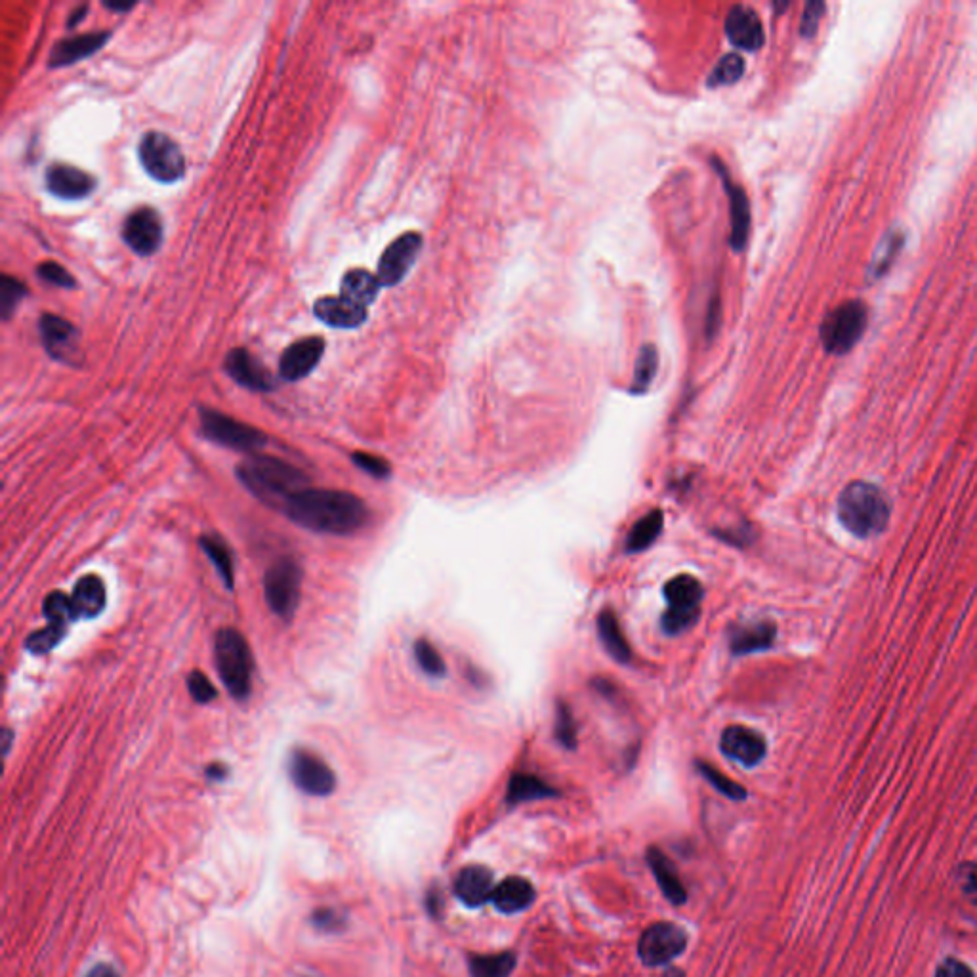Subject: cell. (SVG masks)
<instances>
[{"label":"cell","instance_id":"e0dca14e","mask_svg":"<svg viewBox=\"0 0 977 977\" xmlns=\"http://www.w3.org/2000/svg\"><path fill=\"white\" fill-rule=\"evenodd\" d=\"M224 369L239 386L250 392H271L275 390V378L264 367L260 359L250 354L247 348H235L226 355Z\"/></svg>","mask_w":977,"mask_h":977},{"label":"cell","instance_id":"9c48e42d","mask_svg":"<svg viewBox=\"0 0 977 977\" xmlns=\"http://www.w3.org/2000/svg\"><path fill=\"white\" fill-rule=\"evenodd\" d=\"M264 596L271 611L292 621L302 596V569L291 558H281L271 565L264 577Z\"/></svg>","mask_w":977,"mask_h":977},{"label":"cell","instance_id":"44dd1931","mask_svg":"<svg viewBox=\"0 0 977 977\" xmlns=\"http://www.w3.org/2000/svg\"><path fill=\"white\" fill-rule=\"evenodd\" d=\"M313 315L327 327L350 331L365 325L369 317V308L357 306L352 300L338 294V296H323L315 300Z\"/></svg>","mask_w":977,"mask_h":977},{"label":"cell","instance_id":"d6986e66","mask_svg":"<svg viewBox=\"0 0 977 977\" xmlns=\"http://www.w3.org/2000/svg\"><path fill=\"white\" fill-rule=\"evenodd\" d=\"M46 189L62 201H81L96 189V178L73 165H52L44 174Z\"/></svg>","mask_w":977,"mask_h":977},{"label":"cell","instance_id":"816d5d0a","mask_svg":"<svg viewBox=\"0 0 977 977\" xmlns=\"http://www.w3.org/2000/svg\"><path fill=\"white\" fill-rule=\"evenodd\" d=\"M86 12H88V4H81L79 8H75V10L71 12V16H69L67 27H69V29H75L77 25H81V23H83L84 16H86Z\"/></svg>","mask_w":977,"mask_h":977},{"label":"cell","instance_id":"4dcf8cb0","mask_svg":"<svg viewBox=\"0 0 977 977\" xmlns=\"http://www.w3.org/2000/svg\"><path fill=\"white\" fill-rule=\"evenodd\" d=\"M663 525H665V516L661 510H653L645 514L644 518L636 521L634 527L630 529L626 537V552L638 554L647 550L663 533Z\"/></svg>","mask_w":977,"mask_h":977},{"label":"cell","instance_id":"681fc988","mask_svg":"<svg viewBox=\"0 0 977 977\" xmlns=\"http://www.w3.org/2000/svg\"><path fill=\"white\" fill-rule=\"evenodd\" d=\"M104 6L107 8V10H111V12L126 14V12H130V10H134V8H136V2H123V0H121V2H115V0H105Z\"/></svg>","mask_w":977,"mask_h":977},{"label":"cell","instance_id":"f546056e","mask_svg":"<svg viewBox=\"0 0 977 977\" xmlns=\"http://www.w3.org/2000/svg\"><path fill=\"white\" fill-rule=\"evenodd\" d=\"M556 794H558V790L550 787L546 781H542L541 777L529 775V773H516L508 783L506 800H508V804H523V802H531V800L552 798Z\"/></svg>","mask_w":977,"mask_h":977},{"label":"cell","instance_id":"52a82bcc","mask_svg":"<svg viewBox=\"0 0 977 977\" xmlns=\"http://www.w3.org/2000/svg\"><path fill=\"white\" fill-rule=\"evenodd\" d=\"M199 416H201V434L220 447L241 451V453H254L268 443V436L262 430L245 422H239L237 418L224 415L216 409L203 407L199 411Z\"/></svg>","mask_w":977,"mask_h":977},{"label":"cell","instance_id":"74e56055","mask_svg":"<svg viewBox=\"0 0 977 977\" xmlns=\"http://www.w3.org/2000/svg\"><path fill=\"white\" fill-rule=\"evenodd\" d=\"M42 613L48 619V624L65 626L69 621H75L71 598L65 596L62 592H52V594L46 596L44 605H42Z\"/></svg>","mask_w":977,"mask_h":977},{"label":"cell","instance_id":"8fae6325","mask_svg":"<svg viewBox=\"0 0 977 977\" xmlns=\"http://www.w3.org/2000/svg\"><path fill=\"white\" fill-rule=\"evenodd\" d=\"M121 237L126 247L134 254L147 258L161 249L165 239V228L159 212L155 208H134L123 222Z\"/></svg>","mask_w":977,"mask_h":977},{"label":"cell","instance_id":"ee69618b","mask_svg":"<svg viewBox=\"0 0 977 977\" xmlns=\"http://www.w3.org/2000/svg\"><path fill=\"white\" fill-rule=\"evenodd\" d=\"M188 689L193 697L195 703L199 705H208L216 699V689L210 684V680L207 678V674L195 670L191 672L188 676Z\"/></svg>","mask_w":977,"mask_h":977},{"label":"cell","instance_id":"cb8c5ba5","mask_svg":"<svg viewBox=\"0 0 977 977\" xmlns=\"http://www.w3.org/2000/svg\"><path fill=\"white\" fill-rule=\"evenodd\" d=\"M535 888L529 880L512 876L502 880L497 884V890L493 894V903L504 915H518L521 911L529 909L535 901Z\"/></svg>","mask_w":977,"mask_h":977},{"label":"cell","instance_id":"f5cc1de1","mask_svg":"<svg viewBox=\"0 0 977 977\" xmlns=\"http://www.w3.org/2000/svg\"><path fill=\"white\" fill-rule=\"evenodd\" d=\"M207 777L212 781H222L228 777V768L222 764H212V766H208Z\"/></svg>","mask_w":977,"mask_h":977},{"label":"cell","instance_id":"c3c4849f","mask_svg":"<svg viewBox=\"0 0 977 977\" xmlns=\"http://www.w3.org/2000/svg\"><path fill=\"white\" fill-rule=\"evenodd\" d=\"M340 920L342 916H338L336 911L333 909H321L313 915V924L319 928V930H325V932H334L338 930L340 926Z\"/></svg>","mask_w":977,"mask_h":977},{"label":"cell","instance_id":"8d00e7d4","mask_svg":"<svg viewBox=\"0 0 977 977\" xmlns=\"http://www.w3.org/2000/svg\"><path fill=\"white\" fill-rule=\"evenodd\" d=\"M697 770L699 773L707 779L708 783L718 790L720 794H724L729 800H735V802H741L747 798V790L745 787H741L739 783H735L733 779L726 777L724 773L716 770L714 766L710 764H705V762H697Z\"/></svg>","mask_w":977,"mask_h":977},{"label":"cell","instance_id":"4fadbf2b","mask_svg":"<svg viewBox=\"0 0 977 977\" xmlns=\"http://www.w3.org/2000/svg\"><path fill=\"white\" fill-rule=\"evenodd\" d=\"M39 334H41L44 352L58 363L77 365L79 348V329L56 313H42L39 319Z\"/></svg>","mask_w":977,"mask_h":977},{"label":"cell","instance_id":"9a60e30c","mask_svg":"<svg viewBox=\"0 0 977 977\" xmlns=\"http://www.w3.org/2000/svg\"><path fill=\"white\" fill-rule=\"evenodd\" d=\"M325 340L317 334L300 338L285 348L279 359V375L287 382H298L312 375L325 355Z\"/></svg>","mask_w":977,"mask_h":977},{"label":"cell","instance_id":"5b68a950","mask_svg":"<svg viewBox=\"0 0 977 977\" xmlns=\"http://www.w3.org/2000/svg\"><path fill=\"white\" fill-rule=\"evenodd\" d=\"M668 602L663 615V630L668 636H678L699 621L705 590L693 575H678L665 584Z\"/></svg>","mask_w":977,"mask_h":977},{"label":"cell","instance_id":"b9f144b4","mask_svg":"<svg viewBox=\"0 0 977 977\" xmlns=\"http://www.w3.org/2000/svg\"><path fill=\"white\" fill-rule=\"evenodd\" d=\"M556 737L565 749H575L577 745V726L575 718L571 714L569 707L565 703H560L558 707V720H556Z\"/></svg>","mask_w":977,"mask_h":977},{"label":"cell","instance_id":"7402d4cb","mask_svg":"<svg viewBox=\"0 0 977 977\" xmlns=\"http://www.w3.org/2000/svg\"><path fill=\"white\" fill-rule=\"evenodd\" d=\"M724 29H726L728 41L741 50L754 52V50L762 48L766 42L764 25L758 18V14L743 4H737L729 10Z\"/></svg>","mask_w":977,"mask_h":977},{"label":"cell","instance_id":"277c9868","mask_svg":"<svg viewBox=\"0 0 977 977\" xmlns=\"http://www.w3.org/2000/svg\"><path fill=\"white\" fill-rule=\"evenodd\" d=\"M214 659L218 674L237 701L249 699L252 691V653L241 632L235 628H224L214 640Z\"/></svg>","mask_w":977,"mask_h":977},{"label":"cell","instance_id":"484cf974","mask_svg":"<svg viewBox=\"0 0 977 977\" xmlns=\"http://www.w3.org/2000/svg\"><path fill=\"white\" fill-rule=\"evenodd\" d=\"M75 619H94L105 609V584L96 575H86L75 584L73 596Z\"/></svg>","mask_w":977,"mask_h":977},{"label":"cell","instance_id":"7dc6e473","mask_svg":"<svg viewBox=\"0 0 977 977\" xmlns=\"http://www.w3.org/2000/svg\"><path fill=\"white\" fill-rule=\"evenodd\" d=\"M936 977H974V972L960 960H945L937 968Z\"/></svg>","mask_w":977,"mask_h":977},{"label":"cell","instance_id":"7bdbcfd3","mask_svg":"<svg viewBox=\"0 0 977 977\" xmlns=\"http://www.w3.org/2000/svg\"><path fill=\"white\" fill-rule=\"evenodd\" d=\"M352 460H354L355 466L361 472L369 474L371 478L386 479L390 478V474H392L390 464L384 458L376 457V455H371V453H354Z\"/></svg>","mask_w":977,"mask_h":977},{"label":"cell","instance_id":"f6af8a7d","mask_svg":"<svg viewBox=\"0 0 977 977\" xmlns=\"http://www.w3.org/2000/svg\"><path fill=\"white\" fill-rule=\"evenodd\" d=\"M957 880L960 892L977 905V863H964L958 867Z\"/></svg>","mask_w":977,"mask_h":977},{"label":"cell","instance_id":"603a6c76","mask_svg":"<svg viewBox=\"0 0 977 977\" xmlns=\"http://www.w3.org/2000/svg\"><path fill=\"white\" fill-rule=\"evenodd\" d=\"M455 895L466 907H481L487 901H493V894L497 890L493 873L487 867L472 865L466 867L455 878Z\"/></svg>","mask_w":977,"mask_h":977},{"label":"cell","instance_id":"5bb4252c","mask_svg":"<svg viewBox=\"0 0 977 977\" xmlns=\"http://www.w3.org/2000/svg\"><path fill=\"white\" fill-rule=\"evenodd\" d=\"M289 773L292 783L310 796H329L336 789L333 770L308 750L292 752Z\"/></svg>","mask_w":977,"mask_h":977},{"label":"cell","instance_id":"1f68e13d","mask_svg":"<svg viewBox=\"0 0 977 977\" xmlns=\"http://www.w3.org/2000/svg\"><path fill=\"white\" fill-rule=\"evenodd\" d=\"M199 544L205 550L210 563L216 567V571L222 577L226 588L231 590L235 584V569H233V558H231L228 544L216 535H203L199 539Z\"/></svg>","mask_w":977,"mask_h":977},{"label":"cell","instance_id":"bcb514c9","mask_svg":"<svg viewBox=\"0 0 977 977\" xmlns=\"http://www.w3.org/2000/svg\"><path fill=\"white\" fill-rule=\"evenodd\" d=\"M823 12H825V4L823 2H808L806 4L804 16H802V25H800V33L804 37H811L817 31V25H819V21L823 18Z\"/></svg>","mask_w":977,"mask_h":977},{"label":"cell","instance_id":"ac0fdd59","mask_svg":"<svg viewBox=\"0 0 977 977\" xmlns=\"http://www.w3.org/2000/svg\"><path fill=\"white\" fill-rule=\"evenodd\" d=\"M712 165L716 167V172L720 174L722 182H724V189L728 193L729 197V210H731V235H729V243H731V249L741 252V250L747 247V241H749L750 233V205L749 197L745 193V189L741 186H737L731 176H729L726 167L720 163V159H712Z\"/></svg>","mask_w":977,"mask_h":977},{"label":"cell","instance_id":"60d3db41","mask_svg":"<svg viewBox=\"0 0 977 977\" xmlns=\"http://www.w3.org/2000/svg\"><path fill=\"white\" fill-rule=\"evenodd\" d=\"M37 275L41 281L52 285V287H58V289H75L77 287L75 277L65 270L62 264L52 262V260H46V262L39 264Z\"/></svg>","mask_w":977,"mask_h":977},{"label":"cell","instance_id":"f1b7e54d","mask_svg":"<svg viewBox=\"0 0 977 977\" xmlns=\"http://www.w3.org/2000/svg\"><path fill=\"white\" fill-rule=\"evenodd\" d=\"M598 634L605 651L617 663L628 665L632 661V649L624 636L623 626L619 623V617L611 609H603L598 615Z\"/></svg>","mask_w":977,"mask_h":977},{"label":"cell","instance_id":"4316f807","mask_svg":"<svg viewBox=\"0 0 977 977\" xmlns=\"http://www.w3.org/2000/svg\"><path fill=\"white\" fill-rule=\"evenodd\" d=\"M647 863L655 874V880L659 882L666 899L674 905H684L687 899L686 888L676 873V867L672 865V861L666 857L665 853L659 852L657 848H651L647 852Z\"/></svg>","mask_w":977,"mask_h":977},{"label":"cell","instance_id":"ffe728a7","mask_svg":"<svg viewBox=\"0 0 977 977\" xmlns=\"http://www.w3.org/2000/svg\"><path fill=\"white\" fill-rule=\"evenodd\" d=\"M111 39V31H92L83 35H73L56 42L48 56V67L60 69L73 63L83 62L104 48Z\"/></svg>","mask_w":977,"mask_h":977},{"label":"cell","instance_id":"d6a6232c","mask_svg":"<svg viewBox=\"0 0 977 977\" xmlns=\"http://www.w3.org/2000/svg\"><path fill=\"white\" fill-rule=\"evenodd\" d=\"M659 371V352L653 344H645L636 359V369L632 378V394L642 395L649 390L651 382Z\"/></svg>","mask_w":977,"mask_h":977},{"label":"cell","instance_id":"6da1fadb","mask_svg":"<svg viewBox=\"0 0 977 977\" xmlns=\"http://www.w3.org/2000/svg\"><path fill=\"white\" fill-rule=\"evenodd\" d=\"M289 520L323 535H352L369 520L365 502L354 493L334 489H302L285 502Z\"/></svg>","mask_w":977,"mask_h":977},{"label":"cell","instance_id":"30bf717a","mask_svg":"<svg viewBox=\"0 0 977 977\" xmlns=\"http://www.w3.org/2000/svg\"><path fill=\"white\" fill-rule=\"evenodd\" d=\"M686 932L672 922H655L638 941V955L645 966H665L686 951Z\"/></svg>","mask_w":977,"mask_h":977},{"label":"cell","instance_id":"2e32d148","mask_svg":"<svg viewBox=\"0 0 977 977\" xmlns=\"http://www.w3.org/2000/svg\"><path fill=\"white\" fill-rule=\"evenodd\" d=\"M720 749L729 760L745 768L758 766L768 754L766 739L758 731L745 726H729L724 729L720 737Z\"/></svg>","mask_w":977,"mask_h":977},{"label":"cell","instance_id":"e575fe53","mask_svg":"<svg viewBox=\"0 0 977 977\" xmlns=\"http://www.w3.org/2000/svg\"><path fill=\"white\" fill-rule=\"evenodd\" d=\"M27 294L29 291L20 279H16L12 275L0 277V315H2V321H10V317L18 310L21 300Z\"/></svg>","mask_w":977,"mask_h":977},{"label":"cell","instance_id":"3957f363","mask_svg":"<svg viewBox=\"0 0 977 977\" xmlns=\"http://www.w3.org/2000/svg\"><path fill=\"white\" fill-rule=\"evenodd\" d=\"M237 478L256 499L273 508L279 506L281 510L285 502L306 489L308 483L304 472L281 458L268 455H252L243 460L237 466Z\"/></svg>","mask_w":977,"mask_h":977},{"label":"cell","instance_id":"f35d334b","mask_svg":"<svg viewBox=\"0 0 977 977\" xmlns=\"http://www.w3.org/2000/svg\"><path fill=\"white\" fill-rule=\"evenodd\" d=\"M415 659L418 666L422 668V672L432 676V678H441L447 672L443 657L439 655V651L428 640H416Z\"/></svg>","mask_w":977,"mask_h":977},{"label":"cell","instance_id":"d4e9b609","mask_svg":"<svg viewBox=\"0 0 977 977\" xmlns=\"http://www.w3.org/2000/svg\"><path fill=\"white\" fill-rule=\"evenodd\" d=\"M777 636V626L771 621L739 626L729 636V649L733 655H749L770 649Z\"/></svg>","mask_w":977,"mask_h":977},{"label":"cell","instance_id":"d590c367","mask_svg":"<svg viewBox=\"0 0 977 977\" xmlns=\"http://www.w3.org/2000/svg\"><path fill=\"white\" fill-rule=\"evenodd\" d=\"M743 73H745V60L733 52L716 63V67L708 77V86L716 88V86L735 84L743 77Z\"/></svg>","mask_w":977,"mask_h":977},{"label":"cell","instance_id":"7c38bea8","mask_svg":"<svg viewBox=\"0 0 977 977\" xmlns=\"http://www.w3.org/2000/svg\"><path fill=\"white\" fill-rule=\"evenodd\" d=\"M420 250H422V235L416 231H407L394 239L378 260L376 277L380 285L382 287L399 285L415 266Z\"/></svg>","mask_w":977,"mask_h":977},{"label":"cell","instance_id":"ba28073f","mask_svg":"<svg viewBox=\"0 0 977 977\" xmlns=\"http://www.w3.org/2000/svg\"><path fill=\"white\" fill-rule=\"evenodd\" d=\"M869 312L859 300L844 302L834 308L821 325V340L829 354H848L867 329Z\"/></svg>","mask_w":977,"mask_h":977},{"label":"cell","instance_id":"ab89813d","mask_svg":"<svg viewBox=\"0 0 977 977\" xmlns=\"http://www.w3.org/2000/svg\"><path fill=\"white\" fill-rule=\"evenodd\" d=\"M63 634H65V626H60V624H48L44 626L41 630L33 632L27 642H25V647L27 651H31L33 655H44V653H50L56 645L62 642Z\"/></svg>","mask_w":977,"mask_h":977},{"label":"cell","instance_id":"db71d44e","mask_svg":"<svg viewBox=\"0 0 977 977\" xmlns=\"http://www.w3.org/2000/svg\"><path fill=\"white\" fill-rule=\"evenodd\" d=\"M12 741H14V733H12V729L4 728V731H2V752H4V756L10 752Z\"/></svg>","mask_w":977,"mask_h":977},{"label":"cell","instance_id":"83f0119b","mask_svg":"<svg viewBox=\"0 0 977 977\" xmlns=\"http://www.w3.org/2000/svg\"><path fill=\"white\" fill-rule=\"evenodd\" d=\"M380 289H382V285H380L376 273L361 270V268L346 271L342 281H340V296L352 300L354 304L363 306V308H369L375 302Z\"/></svg>","mask_w":977,"mask_h":977},{"label":"cell","instance_id":"f907efd6","mask_svg":"<svg viewBox=\"0 0 977 977\" xmlns=\"http://www.w3.org/2000/svg\"><path fill=\"white\" fill-rule=\"evenodd\" d=\"M86 977H121V976H119V972H117V970H115L113 966H109V964H98L96 968H92V970L88 972V976Z\"/></svg>","mask_w":977,"mask_h":977},{"label":"cell","instance_id":"836d02e7","mask_svg":"<svg viewBox=\"0 0 977 977\" xmlns=\"http://www.w3.org/2000/svg\"><path fill=\"white\" fill-rule=\"evenodd\" d=\"M514 966H516V957L512 953L478 955L470 958V976L510 977Z\"/></svg>","mask_w":977,"mask_h":977},{"label":"cell","instance_id":"7a4b0ae2","mask_svg":"<svg viewBox=\"0 0 977 977\" xmlns=\"http://www.w3.org/2000/svg\"><path fill=\"white\" fill-rule=\"evenodd\" d=\"M890 518V499L874 483L852 481L838 497V520L861 541L882 535L890 525Z\"/></svg>","mask_w":977,"mask_h":977},{"label":"cell","instance_id":"8992f818","mask_svg":"<svg viewBox=\"0 0 977 977\" xmlns=\"http://www.w3.org/2000/svg\"><path fill=\"white\" fill-rule=\"evenodd\" d=\"M138 159L159 184H174L186 176L184 151L165 132H146L138 144Z\"/></svg>","mask_w":977,"mask_h":977}]
</instances>
